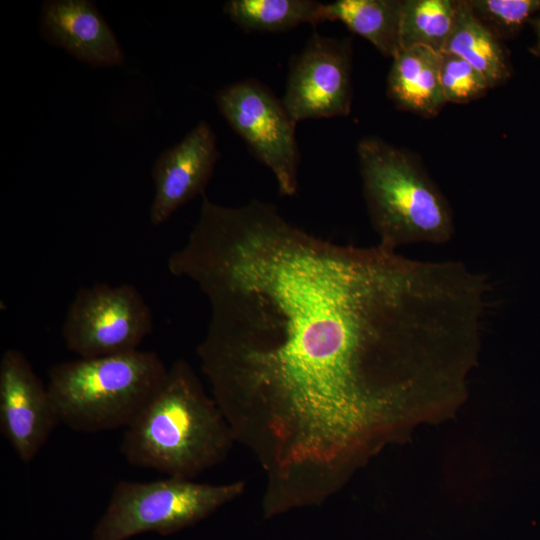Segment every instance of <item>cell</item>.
<instances>
[{
    "label": "cell",
    "mask_w": 540,
    "mask_h": 540,
    "mask_svg": "<svg viewBox=\"0 0 540 540\" xmlns=\"http://www.w3.org/2000/svg\"><path fill=\"white\" fill-rule=\"evenodd\" d=\"M169 272L205 295L200 368L264 474V518L324 504L440 404L480 343L487 279L458 261L341 245L258 200L203 197Z\"/></svg>",
    "instance_id": "cell-1"
},
{
    "label": "cell",
    "mask_w": 540,
    "mask_h": 540,
    "mask_svg": "<svg viewBox=\"0 0 540 540\" xmlns=\"http://www.w3.org/2000/svg\"><path fill=\"white\" fill-rule=\"evenodd\" d=\"M235 443L212 395L192 366L178 359L124 429L120 450L133 466L193 479L224 462Z\"/></svg>",
    "instance_id": "cell-2"
},
{
    "label": "cell",
    "mask_w": 540,
    "mask_h": 540,
    "mask_svg": "<svg viewBox=\"0 0 540 540\" xmlns=\"http://www.w3.org/2000/svg\"><path fill=\"white\" fill-rule=\"evenodd\" d=\"M357 154L378 245L397 251L410 244H442L452 238L451 207L412 154L377 137L360 140Z\"/></svg>",
    "instance_id": "cell-3"
},
{
    "label": "cell",
    "mask_w": 540,
    "mask_h": 540,
    "mask_svg": "<svg viewBox=\"0 0 540 540\" xmlns=\"http://www.w3.org/2000/svg\"><path fill=\"white\" fill-rule=\"evenodd\" d=\"M168 367L140 349L77 358L50 367L47 387L59 423L76 432L128 427L163 382Z\"/></svg>",
    "instance_id": "cell-4"
},
{
    "label": "cell",
    "mask_w": 540,
    "mask_h": 540,
    "mask_svg": "<svg viewBox=\"0 0 540 540\" xmlns=\"http://www.w3.org/2000/svg\"><path fill=\"white\" fill-rule=\"evenodd\" d=\"M244 490V481L209 484L170 476L149 482L121 480L91 540H127L144 532L167 536L205 519Z\"/></svg>",
    "instance_id": "cell-5"
},
{
    "label": "cell",
    "mask_w": 540,
    "mask_h": 540,
    "mask_svg": "<svg viewBox=\"0 0 540 540\" xmlns=\"http://www.w3.org/2000/svg\"><path fill=\"white\" fill-rule=\"evenodd\" d=\"M152 331V312L138 289L107 283L79 288L61 328L66 348L78 358L137 350Z\"/></svg>",
    "instance_id": "cell-6"
},
{
    "label": "cell",
    "mask_w": 540,
    "mask_h": 540,
    "mask_svg": "<svg viewBox=\"0 0 540 540\" xmlns=\"http://www.w3.org/2000/svg\"><path fill=\"white\" fill-rule=\"evenodd\" d=\"M215 102L252 155L273 173L279 193L295 195L300 162L297 123L282 100L257 80L247 79L218 91Z\"/></svg>",
    "instance_id": "cell-7"
},
{
    "label": "cell",
    "mask_w": 540,
    "mask_h": 540,
    "mask_svg": "<svg viewBox=\"0 0 540 540\" xmlns=\"http://www.w3.org/2000/svg\"><path fill=\"white\" fill-rule=\"evenodd\" d=\"M351 72V41L314 32L290 61L282 103L296 123L347 116L352 103Z\"/></svg>",
    "instance_id": "cell-8"
},
{
    "label": "cell",
    "mask_w": 540,
    "mask_h": 540,
    "mask_svg": "<svg viewBox=\"0 0 540 540\" xmlns=\"http://www.w3.org/2000/svg\"><path fill=\"white\" fill-rule=\"evenodd\" d=\"M59 424L47 384L14 348L0 360V432L18 458L29 464Z\"/></svg>",
    "instance_id": "cell-9"
},
{
    "label": "cell",
    "mask_w": 540,
    "mask_h": 540,
    "mask_svg": "<svg viewBox=\"0 0 540 540\" xmlns=\"http://www.w3.org/2000/svg\"><path fill=\"white\" fill-rule=\"evenodd\" d=\"M216 135L200 121L174 146L164 150L152 169L155 194L150 222L158 226L179 208L203 194L220 157Z\"/></svg>",
    "instance_id": "cell-10"
},
{
    "label": "cell",
    "mask_w": 540,
    "mask_h": 540,
    "mask_svg": "<svg viewBox=\"0 0 540 540\" xmlns=\"http://www.w3.org/2000/svg\"><path fill=\"white\" fill-rule=\"evenodd\" d=\"M40 24L50 43L91 66H118L124 61L114 33L92 1H46Z\"/></svg>",
    "instance_id": "cell-11"
},
{
    "label": "cell",
    "mask_w": 540,
    "mask_h": 540,
    "mask_svg": "<svg viewBox=\"0 0 540 540\" xmlns=\"http://www.w3.org/2000/svg\"><path fill=\"white\" fill-rule=\"evenodd\" d=\"M387 95L397 108L432 118L446 99L440 81V52L426 47L402 49L392 59Z\"/></svg>",
    "instance_id": "cell-12"
},
{
    "label": "cell",
    "mask_w": 540,
    "mask_h": 540,
    "mask_svg": "<svg viewBox=\"0 0 540 540\" xmlns=\"http://www.w3.org/2000/svg\"><path fill=\"white\" fill-rule=\"evenodd\" d=\"M401 6V0H337L324 4L323 14L325 21H340L393 59L401 50Z\"/></svg>",
    "instance_id": "cell-13"
},
{
    "label": "cell",
    "mask_w": 540,
    "mask_h": 540,
    "mask_svg": "<svg viewBox=\"0 0 540 540\" xmlns=\"http://www.w3.org/2000/svg\"><path fill=\"white\" fill-rule=\"evenodd\" d=\"M443 51L467 61L485 77L491 88L511 76L500 39L475 16L468 0H459L456 23Z\"/></svg>",
    "instance_id": "cell-14"
},
{
    "label": "cell",
    "mask_w": 540,
    "mask_h": 540,
    "mask_svg": "<svg viewBox=\"0 0 540 540\" xmlns=\"http://www.w3.org/2000/svg\"><path fill=\"white\" fill-rule=\"evenodd\" d=\"M324 4L313 0H229L224 13L247 32H283L325 22Z\"/></svg>",
    "instance_id": "cell-15"
},
{
    "label": "cell",
    "mask_w": 540,
    "mask_h": 540,
    "mask_svg": "<svg viewBox=\"0 0 540 540\" xmlns=\"http://www.w3.org/2000/svg\"><path fill=\"white\" fill-rule=\"evenodd\" d=\"M459 0H403L401 50L426 47L442 52L456 23Z\"/></svg>",
    "instance_id": "cell-16"
},
{
    "label": "cell",
    "mask_w": 540,
    "mask_h": 540,
    "mask_svg": "<svg viewBox=\"0 0 540 540\" xmlns=\"http://www.w3.org/2000/svg\"><path fill=\"white\" fill-rule=\"evenodd\" d=\"M475 16L499 39L509 38L537 12L540 0H468Z\"/></svg>",
    "instance_id": "cell-17"
},
{
    "label": "cell",
    "mask_w": 540,
    "mask_h": 540,
    "mask_svg": "<svg viewBox=\"0 0 540 540\" xmlns=\"http://www.w3.org/2000/svg\"><path fill=\"white\" fill-rule=\"evenodd\" d=\"M440 81L446 102L465 104L491 89L485 77L461 57L440 52Z\"/></svg>",
    "instance_id": "cell-18"
},
{
    "label": "cell",
    "mask_w": 540,
    "mask_h": 540,
    "mask_svg": "<svg viewBox=\"0 0 540 540\" xmlns=\"http://www.w3.org/2000/svg\"><path fill=\"white\" fill-rule=\"evenodd\" d=\"M537 40L533 48V53L540 57V20L536 25Z\"/></svg>",
    "instance_id": "cell-19"
}]
</instances>
